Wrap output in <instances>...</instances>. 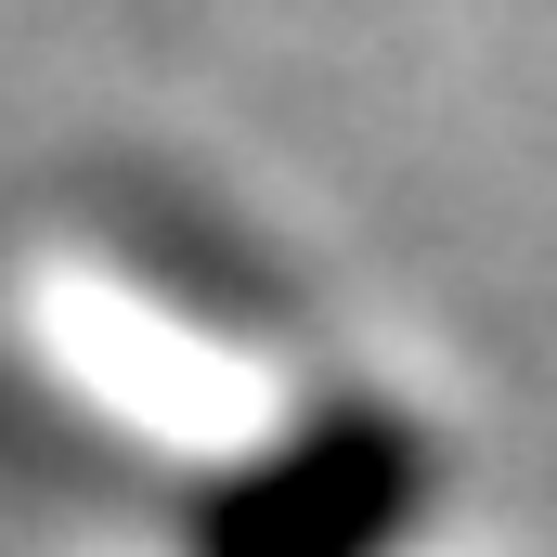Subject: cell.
<instances>
[{
    "label": "cell",
    "instance_id": "6da1fadb",
    "mask_svg": "<svg viewBox=\"0 0 557 557\" xmlns=\"http://www.w3.org/2000/svg\"><path fill=\"white\" fill-rule=\"evenodd\" d=\"M441 493V441L376 389H324L260 441L208 454L195 557H403Z\"/></svg>",
    "mask_w": 557,
    "mask_h": 557
}]
</instances>
